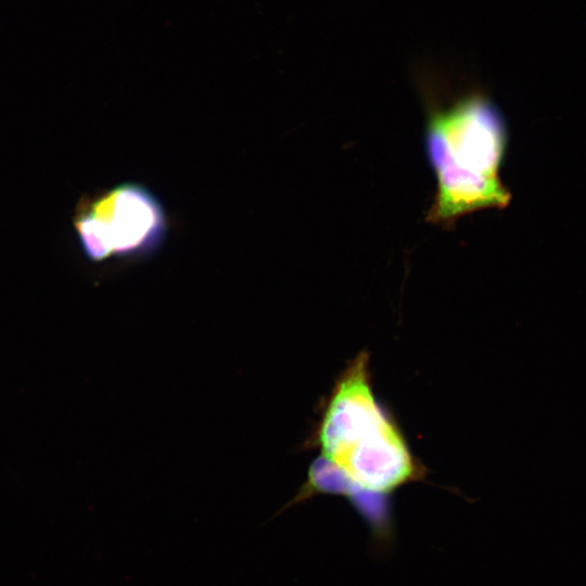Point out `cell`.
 Wrapping results in <instances>:
<instances>
[{"instance_id":"1","label":"cell","mask_w":586,"mask_h":586,"mask_svg":"<svg viewBox=\"0 0 586 586\" xmlns=\"http://www.w3.org/2000/svg\"><path fill=\"white\" fill-rule=\"evenodd\" d=\"M311 443L343 477L369 494L390 495L422 473L399 428L375 398L365 351L335 381Z\"/></svg>"},{"instance_id":"2","label":"cell","mask_w":586,"mask_h":586,"mask_svg":"<svg viewBox=\"0 0 586 586\" xmlns=\"http://www.w3.org/2000/svg\"><path fill=\"white\" fill-rule=\"evenodd\" d=\"M73 225L87 259L100 263L111 256L133 258L155 252L166 237L167 217L149 189L124 182L81 198Z\"/></svg>"},{"instance_id":"3","label":"cell","mask_w":586,"mask_h":586,"mask_svg":"<svg viewBox=\"0 0 586 586\" xmlns=\"http://www.w3.org/2000/svg\"><path fill=\"white\" fill-rule=\"evenodd\" d=\"M507 146V128L497 106L483 93L462 95L429 114L425 150L431 166L499 178Z\"/></svg>"}]
</instances>
